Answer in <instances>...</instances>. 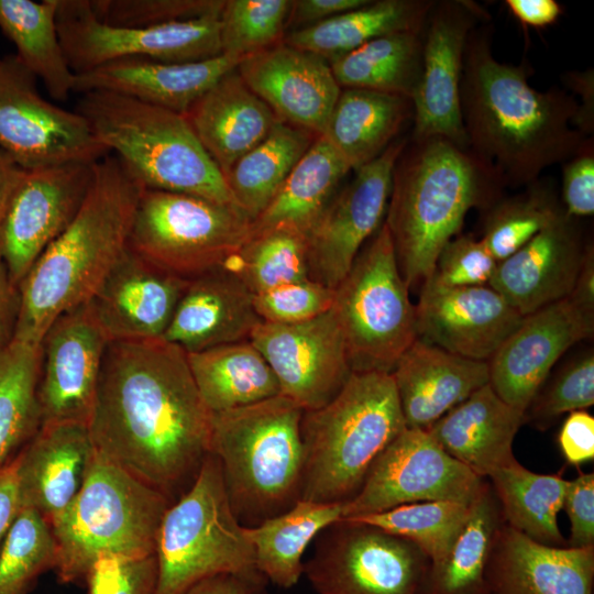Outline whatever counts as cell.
<instances>
[{
	"instance_id": "41",
	"label": "cell",
	"mask_w": 594,
	"mask_h": 594,
	"mask_svg": "<svg viewBox=\"0 0 594 594\" xmlns=\"http://www.w3.org/2000/svg\"><path fill=\"white\" fill-rule=\"evenodd\" d=\"M422 32L380 36L330 62L338 85L411 99L422 70Z\"/></svg>"
},
{
	"instance_id": "63",
	"label": "cell",
	"mask_w": 594,
	"mask_h": 594,
	"mask_svg": "<svg viewBox=\"0 0 594 594\" xmlns=\"http://www.w3.org/2000/svg\"><path fill=\"white\" fill-rule=\"evenodd\" d=\"M579 305L594 312V250L592 244H586L582 264L573 287L569 295Z\"/></svg>"
},
{
	"instance_id": "36",
	"label": "cell",
	"mask_w": 594,
	"mask_h": 594,
	"mask_svg": "<svg viewBox=\"0 0 594 594\" xmlns=\"http://www.w3.org/2000/svg\"><path fill=\"white\" fill-rule=\"evenodd\" d=\"M343 504L297 501L287 510L254 527H245L257 571L282 588L304 574L302 556L309 543L342 518Z\"/></svg>"
},
{
	"instance_id": "42",
	"label": "cell",
	"mask_w": 594,
	"mask_h": 594,
	"mask_svg": "<svg viewBox=\"0 0 594 594\" xmlns=\"http://www.w3.org/2000/svg\"><path fill=\"white\" fill-rule=\"evenodd\" d=\"M504 519L487 481L447 556L430 566L424 594H490L486 568Z\"/></svg>"
},
{
	"instance_id": "10",
	"label": "cell",
	"mask_w": 594,
	"mask_h": 594,
	"mask_svg": "<svg viewBox=\"0 0 594 594\" xmlns=\"http://www.w3.org/2000/svg\"><path fill=\"white\" fill-rule=\"evenodd\" d=\"M385 222L334 288L332 309L352 372L392 373L417 340L415 306Z\"/></svg>"
},
{
	"instance_id": "56",
	"label": "cell",
	"mask_w": 594,
	"mask_h": 594,
	"mask_svg": "<svg viewBox=\"0 0 594 594\" xmlns=\"http://www.w3.org/2000/svg\"><path fill=\"white\" fill-rule=\"evenodd\" d=\"M558 446L565 461L579 466L594 459V417L586 410L572 411L564 419Z\"/></svg>"
},
{
	"instance_id": "58",
	"label": "cell",
	"mask_w": 594,
	"mask_h": 594,
	"mask_svg": "<svg viewBox=\"0 0 594 594\" xmlns=\"http://www.w3.org/2000/svg\"><path fill=\"white\" fill-rule=\"evenodd\" d=\"M266 579L258 572L223 574L207 579L185 594H266Z\"/></svg>"
},
{
	"instance_id": "23",
	"label": "cell",
	"mask_w": 594,
	"mask_h": 594,
	"mask_svg": "<svg viewBox=\"0 0 594 594\" xmlns=\"http://www.w3.org/2000/svg\"><path fill=\"white\" fill-rule=\"evenodd\" d=\"M237 70L280 121L324 133L341 92L328 61L283 42L244 58Z\"/></svg>"
},
{
	"instance_id": "48",
	"label": "cell",
	"mask_w": 594,
	"mask_h": 594,
	"mask_svg": "<svg viewBox=\"0 0 594 594\" xmlns=\"http://www.w3.org/2000/svg\"><path fill=\"white\" fill-rule=\"evenodd\" d=\"M290 8L289 0H224L219 18L222 54L241 62L279 43Z\"/></svg>"
},
{
	"instance_id": "37",
	"label": "cell",
	"mask_w": 594,
	"mask_h": 594,
	"mask_svg": "<svg viewBox=\"0 0 594 594\" xmlns=\"http://www.w3.org/2000/svg\"><path fill=\"white\" fill-rule=\"evenodd\" d=\"M350 170L328 141L317 136L272 202L252 222L253 232L288 227L307 235Z\"/></svg>"
},
{
	"instance_id": "21",
	"label": "cell",
	"mask_w": 594,
	"mask_h": 594,
	"mask_svg": "<svg viewBox=\"0 0 594 594\" xmlns=\"http://www.w3.org/2000/svg\"><path fill=\"white\" fill-rule=\"evenodd\" d=\"M594 332V312L570 296L524 316L487 361L490 385L525 413L558 360Z\"/></svg>"
},
{
	"instance_id": "13",
	"label": "cell",
	"mask_w": 594,
	"mask_h": 594,
	"mask_svg": "<svg viewBox=\"0 0 594 594\" xmlns=\"http://www.w3.org/2000/svg\"><path fill=\"white\" fill-rule=\"evenodd\" d=\"M61 44L75 74L125 57L188 63L222 54L220 15L136 29L108 25L92 13L89 0H56Z\"/></svg>"
},
{
	"instance_id": "27",
	"label": "cell",
	"mask_w": 594,
	"mask_h": 594,
	"mask_svg": "<svg viewBox=\"0 0 594 594\" xmlns=\"http://www.w3.org/2000/svg\"><path fill=\"white\" fill-rule=\"evenodd\" d=\"M486 582L490 594H594V546L541 544L503 522Z\"/></svg>"
},
{
	"instance_id": "50",
	"label": "cell",
	"mask_w": 594,
	"mask_h": 594,
	"mask_svg": "<svg viewBox=\"0 0 594 594\" xmlns=\"http://www.w3.org/2000/svg\"><path fill=\"white\" fill-rule=\"evenodd\" d=\"M224 0H89L105 24L146 29L208 15H220Z\"/></svg>"
},
{
	"instance_id": "61",
	"label": "cell",
	"mask_w": 594,
	"mask_h": 594,
	"mask_svg": "<svg viewBox=\"0 0 594 594\" xmlns=\"http://www.w3.org/2000/svg\"><path fill=\"white\" fill-rule=\"evenodd\" d=\"M20 509L15 457L0 465V547Z\"/></svg>"
},
{
	"instance_id": "39",
	"label": "cell",
	"mask_w": 594,
	"mask_h": 594,
	"mask_svg": "<svg viewBox=\"0 0 594 594\" xmlns=\"http://www.w3.org/2000/svg\"><path fill=\"white\" fill-rule=\"evenodd\" d=\"M317 136L278 120L224 175L237 207L253 222L272 202Z\"/></svg>"
},
{
	"instance_id": "8",
	"label": "cell",
	"mask_w": 594,
	"mask_h": 594,
	"mask_svg": "<svg viewBox=\"0 0 594 594\" xmlns=\"http://www.w3.org/2000/svg\"><path fill=\"white\" fill-rule=\"evenodd\" d=\"M170 504L160 491L95 452L79 493L50 524L58 581L85 580L102 557L153 554L162 517Z\"/></svg>"
},
{
	"instance_id": "14",
	"label": "cell",
	"mask_w": 594,
	"mask_h": 594,
	"mask_svg": "<svg viewBox=\"0 0 594 594\" xmlns=\"http://www.w3.org/2000/svg\"><path fill=\"white\" fill-rule=\"evenodd\" d=\"M16 55L0 57V148L25 170L108 155L86 119L46 100Z\"/></svg>"
},
{
	"instance_id": "40",
	"label": "cell",
	"mask_w": 594,
	"mask_h": 594,
	"mask_svg": "<svg viewBox=\"0 0 594 594\" xmlns=\"http://www.w3.org/2000/svg\"><path fill=\"white\" fill-rule=\"evenodd\" d=\"M487 481L506 525L538 543L566 546L558 525L568 484L561 474L536 473L516 460L491 473Z\"/></svg>"
},
{
	"instance_id": "52",
	"label": "cell",
	"mask_w": 594,
	"mask_h": 594,
	"mask_svg": "<svg viewBox=\"0 0 594 594\" xmlns=\"http://www.w3.org/2000/svg\"><path fill=\"white\" fill-rule=\"evenodd\" d=\"M497 264L481 239L459 235L443 246L429 277L448 287L488 285Z\"/></svg>"
},
{
	"instance_id": "11",
	"label": "cell",
	"mask_w": 594,
	"mask_h": 594,
	"mask_svg": "<svg viewBox=\"0 0 594 594\" xmlns=\"http://www.w3.org/2000/svg\"><path fill=\"white\" fill-rule=\"evenodd\" d=\"M252 234V221L234 206L143 188L128 246L156 266L190 279L224 266Z\"/></svg>"
},
{
	"instance_id": "47",
	"label": "cell",
	"mask_w": 594,
	"mask_h": 594,
	"mask_svg": "<svg viewBox=\"0 0 594 594\" xmlns=\"http://www.w3.org/2000/svg\"><path fill=\"white\" fill-rule=\"evenodd\" d=\"M56 563V543L48 521L20 507L0 547V594H28Z\"/></svg>"
},
{
	"instance_id": "60",
	"label": "cell",
	"mask_w": 594,
	"mask_h": 594,
	"mask_svg": "<svg viewBox=\"0 0 594 594\" xmlns=\"http://www.w3.org/2000/svg\"><path fill=\"white\" fill-rule=\"evenodd\" d=\"M505 6L525 28L552 25L563 13V8L556 0H506Z\"/></svg>"
},
{
	"instance_id": "12",
	"label": "cell",
	"mask_w": 594,
	"mask_h": 594,
	"mask_svg": "<svg viewBox=\"0 0 594 594\" xmlns=\"http://www.w3.org/2000/svg\"><path fill=\"white\" fill-rule=\"evenodd\" d=\"M304 574L317 594H424L430 559L411 541L340 519L318 536Z\"/></svg>"
},
{
	"instance_id": "34",
	"label": "cell",
	"mask_w": 594,
	"mask_h": 594,
	"mask_svg": "<svg viewBox=\"0 0 594 594\" xmlns=\"http://www.w3.org/2000/svg\"><path fill=\"white\" fill-rule=\"evenodd\" d=\"M435 0H378L315 25L294 30L284 41L329 63L380 36L422 32Z\"/></svg>"
},
{
	"instance_id": "51",
	"label": "cell",
	"mask_w": 594,
	"mask_h": 594,
	"mask_svg": "<svg viewBox=\"0 0 594 594\" xmlns=\"http://www.w3.org/2000/svg\"><path fill=\"white\" fill-rule=\"evenodd\" d=\"M334 289L311 278L254 294L253 305L263 322L290 324L316 318L332 308Z\"/></svg>"
},
{
	"instance_id": "62",
	"label": "cell",
	"mask_w": 594,
	"mask_h": 594,
	"mask_svg": "<svg viewBox=\"0 0 594 594\" xmlns=\"http://www.w3.org/2000/svg\"><path fill=\"white\" fill-rule=\"evenodd\" d=\"M20 306L19 288L0 261V348L13 340Z\"/></svg>"
},
{
	"instance_id": "57",
	"label": "cell",
	"mask_w": 594,
	"mask_h": 594,
	"mask_svg": "<svg viewBox=\"0 0 594 594\" xmlns=\"http://www.w3.org/2000/svg\"><path fill=\"white\" fill-rule=\"evenodd\" d=\"M370 0H297L292 1L287 25L308 28L366 4Z\"/></svg>"
},
{
	"instance_id": "2",
	"label": "cell",
	"mask_w": 594,
	"mask_h": 594,
	"mask_svg": "<svg viewBox=\"0 0 594 594\" xmlns=\"http://www.w3.org/2000/svg\"><path fill=\"white\" fill-rule=\"evenodd\" d=\"M490 21L469 35L460 84L469 148L493 166L504 186H527L574 155L587 136L574 128L579 102L558 88L529 85L528 65L498 62Z\"/></svg>"
},
{
	"instance_id": "31",
	"label": "cell",
	"mask_w": 594,
	"mask_h": 594,
	"mask_svg": "<svg viewBox=\"0 0 594 594\" xmlns=\"http://www.w3.org/2000/svg\"><path fill=\"white\" fill-rule=\"evenodd\" d=\"M185 117L223 177L279 120L237 68L209 88Z\"/></svg>"
},
{
	"instance_id": "30",
	"label": "cell",
	"mask_w": 594,
	"mask_h": 594,
	"mask_svg": "<svg viewBox=\"0 0 594 594\" xmlns=\"http://www.w3.org/2000/svg\"><path fill=\"white\" fill-rule=\"evenodd\" d=\"M391 374L406 427L424 430L490 383L487 361L466 359L418 339Z\"/></svg>"
},
{
	"instance_id": "28",
	"label": "cell",
	"mask_w": 594,
	"mask_h": 594,
	"mask_svg": "<svg viewBox=\"0 0 594 594\" xmlns=\"http://www.w3.org/2000/svg\"><path fill=\"white\" fill-rule=\"evenodd\" d=\"M239 63L226 54L188 63L125 57L75 74L74 92L109 91L185 114Z\"/></svg>"
},
{
	"instance_id": "26",
	"label": "cell",
	"mask_w": 594,
	"mask_h": 594,
	"mask_svg": "<svg viewBox=\"0 0 594 594\" xmlns=\"http://www.w3.org/2000/svg\"><path fill=\"white\" fill-rule=\"evenodd\" d=\"M95 452L86 424L42 425L15 455L20 507L51 524L79 493Z\"/></svg>"
},
{
	"instance_id": "18",
	"label": "cell",
	"mask_w": 594,
	"mask_h": 594,
	"mask_svg": "<svg viewBox=\"0 0 594 594\" xmlns=\"http://www.w3.org/2000/svg\"><path fill=\"white\" fill-rule=\"evenodd\" d=\"M407 144L395 140L378 157L355 170L306 235L309 277L334 289L367 239L383 224L395 164Z\"/></svg>"
},
{
	"instance_id": "17",
	"label": "cell",
	"mask_w": 594,
	"mask_h": 594,
	"mask_svg": "<svg viewBox=\"0 0 594 594\" xmlns=\"http://www.w3.org/2000/svg\"><path fill=\"white\" fill-rule=\"evenodd\" d=\"M94 164L69 162L24 172L0 224V261L18 288L76 216L90 186Z\"/></svg>"
},
{
	"instance_id": "32",
	"label": "cell",
	"mask_w": 594,
	"mask_h": 594,
	"mask_svg": "<svg viewBox=\"0 0 594 594\" xmlns=\"http://www.w3.org/2000/svg\"><path fill=\"white\" fill-rule=\"evenodd\" d=\"M525 422V413L486 384L426 430L448 454L487 479L516 461L513 442Z\"/></svg>"
},
{
	"instance_id": "9",
	"label": "cell",
	"mask_w": 594,
	"mask_h": 594,
	"mask_svg": "<svg viewBox=\"0 0 594 594\" xmlns=\"http://www.w3.org/2000/svg\"><path fill=\"white\" fill-rule=\"evenodd\" d=\"M154 553V594H185L207 579L257 571L253 546L232 510L212 453L188 491L165 510Z\"/></svg>"
},
{
	"instance_id": "55",
	"label": "cell",
	"mask_w": 594,
	"mask_h": 594,
	"mask_svg": "<svg viewBox=\"0 0 594 594\" xmlns=\"http://www.w3.org/2000/svg\"><path fill=\"white\" fill-rule=\"evenodd\" d=\"M570 521L566 546L584 548L594 546V474L580 473L568 481L563 499Z\"/></svg>"
},
{
	"instance_id": "33",
	"label": "cell",
	"mask_w": 594,
	"mask_h": 594,
	"mask_svg": "<svg viewBox=\"0 0 594 594\" xmlns=\"http://www.w3.org/2000/svg\"><path fill=\"white\" fill-rule=\"evenodd\" d=\"M413 117L411 99L366 89L344 88L322 136L350 169L378 157Z\"/></svg>"
},
{
	"instance_id": "43",
	"label": "cell",
	"mask_w": 594,
	"mask_h": 594,
	"mask_svg": "<svg viewBox=\"0 0 594 594\" xmlns=\"http://www.w3.org/2000/svg\"><path fill=\"white\" fill-rule=\"evenodd\" d=\"M41 362V344L12 340L0 348V465L15 457L42 426Z\"/></svg>"
},
{
	"instance_id": "54",
	"label": "cell",
	"mask_w": 594,
	"mask_h": 594,
	"mask_svg": "<svg viewBox=\"0 0 594 594\" xmlns=\"http://www.w3.org/2000/svg\"><path fill=\"white\" fill-rule=\"evenodd\" d=\"M562 169V200L569 217L594 215V146L586 139L581 148L564 162Z\"/></svg>"
},
{
	"instance_id": "25",
	"label": "cell",
	"mask_w": 594,
	"mask_h": 594,
	"mask_svg": "<svg viewBox=\"0 0 594 594\" xmlns=\"http://www.w3.org/2000/svg\"><path fill=\"white\" fill-rule=\"evenodd\" d=\"M585 246L573 218L563 212L502 262L488 283L521 316L568 297Z\"/></svg>"
},
{
	"instance_id": "4",
	"label": "cell",
	"mask_w": 594,
	"mask_h": 594,
	"mask_svg": "<svg viewBox=\"0 0 594 594\" xmlns=\"http://www.w3.org/2000/svg\"><path fill=\"white\" fill-rule=\"evenodd\" d=\"M503 187L493 166L470 148L440 136L406 144L394 167L384 222L409 288L432 274L468 212L487 209L502 197Z\"/></svg>"
},
{
	"instance_id": "45",
	"label": "cell",
	"mask_w": 594,
	"mask_h": 594,
	"mask_svg": "<svg viewBox=\"0 0 594 594\" xmlns=\"http://www.w3.org/2000/svg\"><path fill=\"white\" fill-rule=\"evenodd\" d=\"M563 212L551 186L538 179L527 185L525 191L501 197L486 209L481 241L502 262Z\"/></svg>"
},
{
	"instance_id": "20",
	"label": "cell",
	"mask_w": 594,
	"mask_h": 594,
	"mask_svg": "<svg viewBox=\"0 0 594 594\" xmlns=\"http://www.w3.org/2000/svg\"><path fill=\"white\" fill-rule=\"evenodd\" d=\"M109 339L88 302L62 314L42 341V425L88 424Z\"/></svg>"
},
{
	"instance_id": "1",
	"label": "cell",
	"mask_w": 594,
	"mask_h": 594,
	"mask_svg": "<svg viewBox=\"0 0 594 594\" xmlns=\"http://www.w3.org/2000/svg\"><path fill=\"white\" fill-rule=\"evenodd\" d=\"M211 417L183 349L163 339L109 342L87 424L99 455L173 503L210 453Z\"/></svg>"
},
{
	"instance_id": "24",
	"label": "cell",
	"mask_w": 594,
	"mask_h": 594,
	"mask_svg": "<svg viewBox=\"0 0 594 594\" xmlns=\"http://www.w3.org/2000/svg\"><path fill=\"white\" fill-rule=\"evenodd\" d=\"M188 280L128 246L89 304L110 342L162 339Z\"/></svg>"
},
{
	"instance_id": "6",
	"label": "cell",
	"mask_w": 594,
	"mask_h": 594,
	"mask_svg": "<svg viewBox=\"0 0 594 594\" xmlns=\"http://www.w3.org/2000/svg\"><path fill=\"white\" fill-rule=\"evenodd\" d=\"M302 414L282 394L212 413L210 453L220 462L230 505L244 527H254L300 499Z\"/></svg>"
},
{
	"instance_id": "19",
	"label": "cell",
	"mask_w": 594,
	"mask_h": 594,
	"mask_svg": "<svg viewBox=\"0 0 594 594\" xmlns=\"http://www.w3.org/2000/svg\"><path fill=\"white\" fill-rule=\"evenodd\" d=\"M250 341L271 366L280 394L304 410L328 404L352 373L332 308L298 323L261 322Z\"/></svg>"
},
{
	"instance_id": "38",
	"label": "cell",
	"mask_w": 594,
	"mask_h": 594,
	"mask_svg": "<svg viewBox=\"0 0 594 594\" xmlns=\"http://www.w3.org/2000/svg\"><path fill=\"white\" fill-rule=\"evenodd\" d=\"M56 10V0H0V30L50 96L64 101L74 92L75 73L61 44Z\"/></svg>"
},
{
	"instance_id": "7",
	"label": "cell",
	"mask_w": 594,
	"mask_h": 594,
	"mask_svg": "<svg viewBox=\"0 0 594 594\" xmlns=\"http://www.w3.org/2000/svg\"><path fill=\"white\" fill-rule=\"evenodd\" d=\"M76 111L144 188L237 207L185 114L101 90L80 94Z\"/></svg>"
},
{
	"instance_id": "35",
	"label": "cell",
	"mask_w": 594,
	"mask_h": 594,
	"mask_svg": "<svg viewBox=\"0 0 594 594\" xmlns=\"http://www.w3.org/2000/svg\"><path fill=\"white\" fill-rule=\"evenodd\" d=\"M187 361L198 393L211 413L280 394L271 366L250 340L187 353Z\"/></svg>"
},
{
	"instance_id": "64",
	"label": "cell",
	"mask_w": 594,
	"mask_h": 594,
	"mask_svg": "<svg viewBox=\"0 0 594 594\" xmlns=\"http://www.w3.org/2000/svg\"><path fill=\"white\" fill-rule=\"evenodd\" d=\"M25 169L0 148V224Z\"/></svg>"
},
{
	"instance_id": "49",
	"label": "cell",
	"mask_w": 594,
	"mask_h": 594,
	"mask_svg": "<svg viewBox=\"0 0 594 594\" xmlns=\"http://www.w3.org/2000/svg\"><path fill=\"white\" fill-rule=\"evenodd\" d=\"M593 404L594 354L588 350L546 378L525 410V420L544 430L561 415L585 410Z\"/></svg>"
},
{
	"instance_id": "3",
	"label": "cell",
	"mask_w": 594,
	"mask_h": 594,
	"mask_svg": "<svg viewBox=\"0 0 594 594\" xmlns=\"http://www.w3.org/2000/svg\"><path fill=\"white\" fill-rule=\"evenodd\" d=\"M143 188L113 154L95 162L90 186L76 216L19 285L13 340L40 345L62 314L92 298L128 249Z\"/></svg>"
},
{
	"instance_id": "22",
	"label": "cell",
	"mask_w": 594,
	"mask_h": 594,
	"mask_svg": "<svg viewBox=\"0 0 594 594\" xmlns=\"http://www.w3.org/2000/svg\"><path fill=\"white\" fill-rule=\"evenodd\" d=\"M415 316L418 340L476 361H488L524 318L488 285L448 287L430 277Z\"/></svg>"
},
{
	"instance_id": "46",
	"label": "cell",
	"mask_w": 594,
	"mask_h": 594,
	"mask_svg": "<svg viewBox=\"0 0 594 594\" xmlns=\"http://www.w3.org/2000/svg\"><path fill=\"white\" fill-rule=\"evenodd\" d=\"M470 512L471 504L430 501L341 519L364 522L411 541L426 553L433 565L447 556Z\"/></svg>"
},
{
	"instance_id": "16",
	"label": "cell",
	"mask_w": 594,
	"mask_h": 594,
	"mask_svg": "<svg viewBox=\"0 0 594 594\" xmlns=\"http://www.w3.org/2000/svg\"><path fill=\"white\" fill-rule=\"evenodd\" d=\"M490 20L472 0L435 2L422 32V70L411 98L413 140L440 136L469 148L460 99L464 52L470 33Z\"/></svg>"
},
{
	"instance_id": "59",
	"label": "cell",
	"mask_w": 594,
	"mask_h": 594,
	"mask_svg": "<svg viewBox=\"0 0 594 594\" xmlns=\"http://www.w3.org/2000/svg\"><path fill=\"white\" fill-rule=\"evenodd\" d=\"M562 81L574 94L581 97L574 128L590 138L594 131V72H569L562 75Z\"/></svg>"
},
{
	"instance_id": "53",
	"label": "cell",
	"mask_w": 594,
	"mask_h": 594,
	"mask_svg": "<svg viewBox=\"0 0 594 594\" xmlns=\"http://www.w3.org/2000/svg\"><path fill=\"white\" fill-rule=\"evenodd\" d=\"M157 578L155 553L136 557H102L85 578L88 594H154Z\"/></svg>"
},
{
	"instance_id": "5",
	"label": "cell",
	"mask_w": 594,
	"mask_h": 594,
	"mask_svg": "<svg viewBox=\"0 0 594 594\" xmlns=\"http://www.w3.org/2000/svg\"><path fill=\"white\" fill-rule=\"evenodd\" d=\"M406 428L392 374L352 372L328 404L304 410L300 499L349 502L378 455Z\"/></svg>"
},
{
	"instance_id": "44",
	"label": "cell",
	"mask_w": 594,
	"mask_h": 594,
	"mask_svg": "<svg viewBox=\"0 0 594 594\" xmlns=\"http://www.w3.org/2000/svg\"><path fill=\"white\" fill-rule=\"evenodd\" d=\"M223 267L253 295L310 278L306 235L288 227L253 232Z\"/></svg>"
},
{
	"instance_id": "29",
	"label": "cell",
	"mask_w": 594,
	"mask_h": 594,
	"mask_svg": "<svg viewBox=\"0 0 594 594\" xmlns=\"http://www.w3.org/2000/svg\"><path fill=\"white\" fill-rule=\"evenodd\" d=\"M261 322L253 294L222 266L188 280L162 339L193 353L250 340Z\"/></svg>"
},
{
	"instance_id": "15",
	"label": "cell",
	"mask_w": 594,
	"mask_h": 594,
	"mask_svg": "<svg viewBox=\"0 0 594 594\" xmlns=\"http://www.w3.org/2000/svg\"><path fill=\"white\" fill-rule=\"evenodd\" d=\"M484 479L448 454L427 430L406 428L378 455L342 518L419 502L472 504Z\"/></svg>"
}]
</instances>
